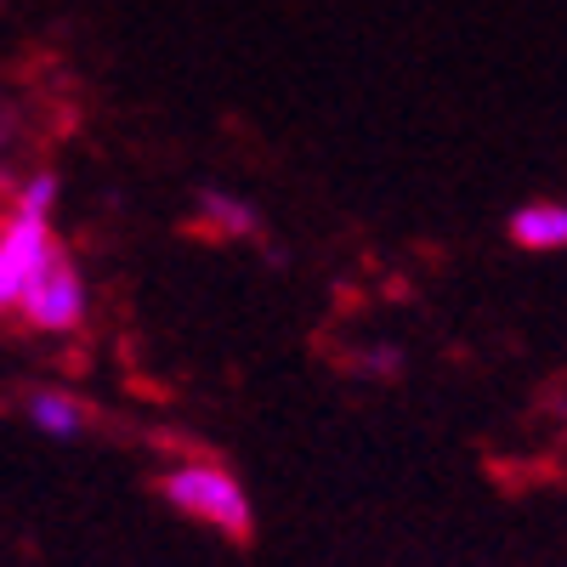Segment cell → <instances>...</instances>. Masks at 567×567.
I'll return each instance as SVG.
<instances>
[{
  "mask_svg": "<svg viewBox=\"0 0 567 567\" xmlns=\"http://www.w3.org/2000/svg\"><path fill=\"white\" fill-rule=\"evenodd\" d=\"M159 494H165L171 511L194 516V523H205V528H216L227 539H245L250 523H256L245 483L233 477L227 465H216V460H182V465H171L159 477Z\"/></svg>",
  "mask_w": 567,
  "mask_h": 567,
  "instance_id": "6da1fadb",
  "label": "cell"
},
{
  "mask_svg": "<svg viewBox=\"0 0 567 567\" xmlns=\"http://www.w3.org/2000/svg\"><path fill=\"white\" fill-rule=\"evenodd\" d=\"M58 256H63V245L52 239V221L7 216V227H0V307L18 312V301L29 296V284Z\"/></svg>",
  "mask_w": 567,
  "mask_h": 567,
  "instance_id": "7a4b0ae2",
  "label": "cell"
},
{
  "mask_svg": "<svg viewBox=\"0 0 567 567\" xmlns=\"http://www.w3.org/2000/svg\"><path fill=\"white\" fill-rule=\"evenodd\" d=\"M18 318L29 329H40V336H69V329H80V318H85V278H80V267L69 256H58L29 284V296L18 301Z\"/></svg>",
  "mask_w": 567,
  "mask_h": 567,
  "instance_id": "3957f363",
  "label": "cell"
},
{
  "mask_svg": "<svg viewBox=\"0 0 567 567\" xmlns=\"http://www.w3.org/2000/svg\"><path fill=\"white\" fill-rule=\"evenodd\" d=\"M511 239L523 250H567V205L561 199H534V205H516L511 210Z\"/></svg>",
  "mask_w": 567,
  "mask_h": 567,
  "instance_id": "277c9868",
  "label": "cell"
},
{
  "mask_svg": "<svg viewBox=\"0 0 567 567\" xmlns=\"http://www.w3.org/2000/svg\"><path fill=\"white\" fill-rule=\"evenodd\" d=\"M199 216H205V227L221 233V239H256L261 233V210L239 194H221V187H205L199 194Z\"/></svg>",
  "mask_w": 567,
  "mask_h": 567,
  "instance_id": "5b68a950",
  "label": "cell"
},
{
  "mask_svg": "<svg viewBox=\"0 0 567 567\" xmlns=\"http://www.w3.org/2000/svg\"><path fill=\"white\" fill-rule=\"evenodd\" d=\"M29 425H34L40 437L69 443V437L85 432V403L69 398V392H34V398H29Z\"/></svg>",
  "mask_w": 567,
  "mask_h": 567,
  "instance_id": "8992f818",
  "label": "cell"
},
{
  "mask_svg": "<svg viewBox=\"0 0 567 567\" xmlns=\"http://www.w3.org/2000/svg\"><path fill=\"white\" fill-rule=\"evenodd\" d=\"M58 199H63V182H58L52 171H34V176H23V187L12 194V216H23V221H52Z\"/></svg>",
  "mask_w": 567,
  "mask_h": 567,
  "instance_id": "52a82bcc",
  "label": "cell"
}]
</instances>
